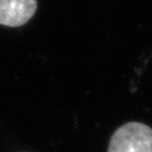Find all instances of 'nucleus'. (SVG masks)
<instances>
[{"mask_svg": "<svg viewBox=\"0 0 152 152\" xmlns=\"http://www.w3.org/2000/svg\"><path fill=\"white\" fill-rule=\"evenodd\" d=\"M108 152H152V129L137 121L125 124L111 136Z\"/></svg>", "mask_w": 152, "mask_h": 152, "instance_id": "f257e3e1", "label": "nucleus"}, {"mask_svg": "<svg viewBox=\"0 0 152 152\" xmlns=\"http://www.w3.org/2000/svg\"><path fill=\"white\" fill-rule=\"evenodd\" d=\"M37 0H0V24L21 26L34 16Z\"/></svg>", "mask_w": 152, "mask_h": 152, "instance_id": "f03ea898", "label": "nucleus"}]
</instances>
